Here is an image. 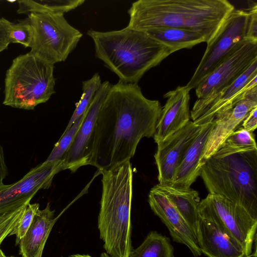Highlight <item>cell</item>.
I'll return each instance as SVG.
<instances>
[{"mask_svg": "<svg viewBox=\"0 0 257 257\" xmlns=\"http://www.w3.org/2000/svg\"><path fill=\"white\" fill-rule=\"evenodd\" d=\"M162 109L137 83L111 84L97 115L89 165L100 172L130 161L141 140L154 136Z\"/></svg>", "mask_w": 257, "mask_h": 257, "instance_id": "cell-1", "label": "cell"}, {"mask_svg": "<svg viewBox=\"0 0 257 257\" xmlns=\"http://www.w3.org/2000/svg\"><path fill=\"white\" fill-rule=\"evenodd\" d=\"M234 9L226 0H139L128 10V28L142 32L159 28L195 31L208 44Z\"/></svg>", "mask_w": 257, "mask_h": 257, "instance_id": "cell-2", "label": "cell"}, {"mask_svg": "<svg viewBox=\"0 0 257 257\" xmlns=\"http://www.w3.org/2000/svg\"><path fill=\"white\" fill-rule=\"evenodd\" d=\"M87 34L96 58L127 83L138 84L145 73L174 53L146 33L127 27L108 32L90 29Z\"/></svg>", "mask_w": 257, "mask_h": 257, "instance_id": "cell-3", "label": "cell"}, {"mask_svg": "<svg viewBox=\"0 0 257 257\" xmlns=\"http://www.w3.org/2000/svg\"><path fill=\"white\" fill-rule=\"evenodd\" d=\"M200 176L209 193L239 205L257 220V149L222 145L201 167Z\"/></svg>", "mask_w": 257, "mask_h": 257, "instance_id": "cell-4", "label": "cell"}, {"mask_svg": "<svg viewBox=\"0 0 257 257\" xmlns=\"http://www.w3.org/2000/svg\"><path fill=\"white\" fill-rule=\"evenodd\" d=\"M102 194L98 217L100 237L106 252L129 257L132 245L131 218L133 172L130 161L99 172Z\"/></svg>", "mask_w": 257, "mask_h": 257, "instance_id": "cell-5", "label": "cell"}, {"mask_svg": "<svg viewBox=\"0 0 257 257\" xmlns=\"http://www.w3.org/2000/svg\"><path fill=\"white\" fill-rule=\"evenodd\" d=\"M54 65L31 51L15 58L5 79L3 103L32 110L55 93Z\"/></svg>", "mask_w": 257, "mask_h": 257, "instance_id": "cell-6", "label": "cell"}, {"mask_svg": "<svg viewBox=\"0 0 257 257\" xmlns=\"http://www.w3.org/2000/svg\"><path fill=\"white\" fill-rule=\"evenodd\" d=\"M28 16L33 30L31 52L54 65L65 61L82 34L68 22L64 14L38 13Z\"/></svg>", "mask_w": 257, "mask_h": 257, "instance_id": "cell-7", "label": "cell"}, {"mask_svg": "<svg viewBox=\"0 0 257 257\" xmlns=\"http://www.w3.org/2000/svg\"><path fill=\"white\" fill-rule=\"evenodd\" d=\"M199 214L220 222L238 242L248 257H251L256 238L257 220L239 205L220 195L208 193L198 204Z\"/></svg>", "mask_w": 257, "mask_h": 257, "instance_id": "cell-8", "label": "cell"}, {"mask_svg": "<svg viewBox=\"0 0 257 257\" xmlns=\"http://www.w3.org/2000/svg\"><path fill=\"white\" fill-rule=\"evenodd\" d=\"M248 15L247 12L235 9L227 16L218 32L207 44L206 49L194 74L185 85L195 89L241 41L246 39Z\"/></svg>", "mask_w": 257, "mask_h": 257, "instance_id": "cell-9", "label": "cell"}, {"mask_svg": "<svg viewBox=\"0 0 257 257\" xmlns=\"http://www.w3.org/2000/svg\"><path fill=\"white\" fill-rule=\"evenodd\" d=\"M257 59V40L246 38L195 88L198 99L192 109L205 104L242 74Z\"/></svg>", "mask_w": 257, "mask_h": 257, "instance_id": "cell-10", "label": "cell"}, {"mask_svg": "<svg viewBox=\"0 0 257 257\" xmlns=\"http://www.w3.org/2000/svg\"><path fill=\"white\" fill-rule=\"evenodd\" d=\"M64 170L63 160L44 161L29 171L18 181L0 184V215L27 205L41 189L50 187L56 174Z\"/></svg>", "mask_w": 257, "mask_h": 257, "instance_id": "cell-11", "label": "cell"}, {"mask_svg": "<svg viewBox=\"0 0 257 257\" xmlns=\"http://www.w3.org/2000/svg\"><path fill=\"white\" fill-rule=\"evenodd\" d=\"M257 86V59L230 85L210 101L192 109L190 116L197 125L212 121L216 116L230 109L252 88Z\"/></svg>", "mask_w": 257, "mask_h": 257, "instance_id": "cell-12", "label": "cell"}, {"mask_svg": "<svg viewBox=\"0 0 257 257\" xmlns=\"http://www.w3.org/2000/svg\"><path fill=\"white\" fill-rule=\"evenodd\" d=\"M111 84L108 81L101 83L84 116L74 139L62 159L64 170L76 172L80 167L89 165L91 143L97 115Z\"/></svg>", "mask_w": 257, "mask_h": 257, "instance_id": "cell-13", "label": "cell"}, {"mask_svg": "<svg viewBox=\"0 0 257 257\" xmlns=\"http://www.w3.org/2000/svg\"><path fill=\"white\" fill-rule=\"evenodd\" d=\"M204 125H197L190 120L158 145L154 158L158 171L159 184L170 186L186 150Z\"/></svg>", "mask_w": 257, "mask_h": 257, "instance_id": "cell-14", "label": "cell"}, {"mask_svg": "<svg viewBox=\"0 0 257 257\" xmlns=\"http://www.w3.org/2000/svg\"><path fill=\"white\" fill-rule=\"evenodd\" d=\"M257 107V86L249 90L233 107L216 116L211 131L199 162V167L221 147L229 135L236 129L248 113Z\"/></svg>", "mask_w": 257, "mask_h": 257, "instance_id": "cell-15", "label": "cell"}, {"mask_svg": "<svg viewBox=\"0 0 257 257\" xmlns=\"http://www.w3.org/2000/svg\"><path fill=\"white\" fill-rule=\"evenodd\" d=\"M196 238L208 257H248L222 224L211 217L199 214Z\"/></svg>", "mask_w": 257, "mask_h": 257, "instance_id": "cell-16", "label": "cell"}, {"mask_svg": "<svg viewBox=\"0 0 257 257\" xmlns=\"http://www.w3.org/2000/svg\"><path fill=\"white\" fill-rule=\"evenodd\" d=\"M150 206L168 228L174 241L183 244L194 257L202 252L190 227L166 196L154 186L148 196Z\"/></svg>", "mask_w": 257, "mask_h": 257, "instance_id": "cell-17", "label": "cell"}, {"mask_svg": "<svg viewBox=\"0 0 257 257\" xmlns=\"http://www.w3.org/2000/svg\"><path fill=\"white\" fill-rule=\"evenodd\" d=\"M190 91L186 86H179L164 95L167 99L162 107L153 136L157 145L163 143L190 121Z\"/></svg>", "mask_w": 257, "mask_h": 257, "instance_id": "cell-18", "label": "cell"}, {"mask_svg": "<svg viewBox=\"0 0 257 257\" xmlns=\"http://www.w3.org/2000/svg\"><path fill=\"white\" fill-rule=\"evenodd\" d=\"M215 125L212 121L204 125L186 150L175 172L170 186L179 189L190 188L200 176L199 162L210 134Z\"/></svg>", "mask_w": 257, "mask_h": 257, "instance_id": "cell-19", "label": "cell"}, {"mask_svg": "<svg viewBox=\"0 0 257 257\" xmlns=\"http://www.w3.org/2000/svg\"><path fill=\"white\" fill-rule=\"evenodd\" d=\"M58 216L54 218V211L50 203L43 210L36 212L26 233L21 239L20 253L23 257H35L42 243L48 239Z\"/></svg>", "mask_w": 257, "mask_h": 257, "instance_id": "cell-20", "label": "cell"}, {"mask_svg": "<svg viewBox=\"0 0 257 257\" xmlns=\"http://www.w3.org/2000/svg\"><path fill=\"white\" fill-rule=\"evenodd\" d=\"M154 187L166 196L187 222L196 237L199 219L198 207L200 202L198 192L190 187L179 189L160 184Z\"/></svg>", "mask_w": 257, "mask_h": 257, "instance_id": "cell-21", "label": "cell"}, {"mask_svg": "<svg viewBox=\"0 0 257 257\" xmlns=\"http://www.w3.org/2000/svg\"><path fill=\"white\" fill-rule=\"evenodd\" d=\"M173 52L184 48H191L207 42L202 34L193 30L177 28H159L144 32Z\"/></svg>", "mask_w": 257, "mask_h": 257, "instance_id": "cell-22", "label": "cell"}, {"mask_svg": "<svg viewBox=\"0 0 257 257\" xmlns=\"http://www.w3.org/2000/svg\"><path fill=\"white\" fill-rule=\"evenodd\" d=\"M84 0H19L18 14L32 13L64 14L79 7Z\"/></svg>", "mask_w": 257, "mask_h": 257, "instance_id": "cell-23", "label": "cell"}, {"mask_svg": "<svg viewBox=\"0 0 257 257\" xmlns=\"http://www.w3.org/2000/svg\"><path fill=\"white\" fill-rule=\"evenodd\" d=\"M129 257H174V248L169 238L156 231H150Z\"/></svg>", "mask_w": 257, "mask_h": 257, "instance_id": "cell-24", "label": "cell"}, {"mask_svg": "<svg viewBox=\"0 0 257 257\" xmlns=\"http://www.w3.org/2000/svg\"><path fill=\"white\" fill-rule=\"evenodd\" d=\"M0 24L7 34L10 43H19L25 48L30 47L33 39V30L28 18L17 23L2 18Z\"/></svg>", "mask_w": 257, "mask_h": 257, "instance_id": "cell-25", "label": "cell"}, {"mask_svg": "<svg viewBox=\"0 0 257 257\" xmlns=\"http://www.w3.org/2000/svg\"><path fill=\"white\" fill-rule=\"evenodd\" d=\"M101 83L98 73H95L91 78L82 82L83 92L79 101L75 103L76 108L63 134L65 133L74 121L84 113Z\"/></svg>", "mask_w": 257, "mask_h": 257, "instance_id": "cell-26", "label": "cell"}, {"mask_svg": "<svg viewBox=\"0 0 257 257\" xmlns=\"http://www.w3.org/2000/svg\"><path fill=\"white\" fill-rule=\"evenodd\" d=\"M84 116V113L74 121L65 133L62 134L59 141L55 144L46 161L54 162L62 160L72 143Z\"/></svg>", "mask_w": 257, "mask_h": 257, "instance_id": "cell-27", "label": "cell"}, {"mask_svg": "<svg viewBox=\"0 0 257 257\" xmlns=\"http://www.w3.org/2000/svg\"><path fill=\"white\" fill-rule=\"evenodd\" d=\"M222 145L239 150L257 149L253 133L248 132L242 127L231 133Z\"/></svg>", "mask_w": 257, "mask_h": 257, "instance_id": "cell-28", "label": "cell"}, {"mask_svg": "<svg viewBox=\"0 0 257 257\" xmlns=\"http://www.w3.org/2000/svg\"><path fill=\"white\" fill-rule=\"evenodd\" d=\"M26 206L0 215V245L20 221Z\"/></svg>", "mask_w": 257, "mask_h": 257, "instance_id": "cell-29", "label": "cell"}, {"mask_svg": "<svg viewBox=\"0 0 257 257\" xmlns=\"http://www.w3.org/2000/svg\"><path fill=\"white\" fill-rule=\"evenodd\" d=\"M39 209V204L37 203L33 204L30 203L26 206L20 221L10 234V235H16V245L19 243L21 239L26 233L36 212Z\"/></svg>", "mask_w": 257, "mask_h": 257, "instance_id": "cell-30", "label": "cell"}, {"mask_svg": "<svg viewBox=\"0 0 257 257\" xmlns=\"http://www.w3.org/2000/svg\"><path fill=\"white\" fill-rule=\"evenodd\" d=\"M247 13L248 21L246 38L257 40V4L252 2Z\"/></svg>", "mask_w": 257, "mask_h": 257, "instance_id": "cell-31", "label": "cell"}, {"mask_svg": "<svg viewBox=\"0 0 257 257\" xmlns=\"http://www.w3.org/2000/svg\"><path fill=\"white\" fill-rule=\"evenodd\" d=\"M242 121V127L253 133L257 126V107L250 110Z\"/></svg>", "mask_w": 257, "mask_h": 257, "instance_id": "cell-32", "label": "cell"}, {"mask_svg": "<svg viewBox=\"0 0 257 257\" xmlns=\"http://www.w3.org/2000/svg\"><path fill=\"white\" fill-rule=\"evenodd\" d=\"M8 174V167L6 164L4 153L2 147L0 145V184Z\"/></svg>", "mask_w": 257, "mask_h": 257, "instance_id": "cell-33", "label": "cell"}, {"mask_svg": "<svg viewBox=\"0 0 257 257\" xmlns=\"http://www.w3.org/2000/svg\"><path fill=\"white\" fill-rule=\"evenodd\" d=\"M10 44L7 35L0 24V53L8 49Z\"/></svg>", "mask_w": 257, "mask_h": 257, "instance_id": "cell-34", "label": "cell"}, {"mask_svg": "<svg viewBox=\"0 0 257 257\" xmlns=\"http://www.w3.org/2000/svg\"><path fill=\"white\" fill-rule=\"evenodd\" d=\"M47 240V239H46L43 242L37 253L36 254V255H35V257H42L43 251V249H44V246H45V245Z\"/></svg>", "mask_w": 257, "mask_h": 257, "instance_id": "cell-35", "label": "cell"}, {"mask_svg": "<svg viewBox=\"0 0 257 257\" xmlns=\"http://www.w3.org/2000/svg\"><path fill=\"white\" fill-rule=\"evenodd\" d=\"M68 257H92L91 256L88 254H72Z\"/></svg>", "mask_w": 257, "mask_h": 257, "instance_id": "cell-36", "label": "cell"}, {"mask_svg": "<svg viewBox=\"0 0 257 257\" xmlns=\"http://www.w3.org/2000/svg\"><path fill=\"white\" fill-rule=\"evenodd\" d=\"M100 257H113V256L107 254L106 252H102V253H101Z\"/></svg>", "mask_w": 257, "mask_h": 257, "instance_id": "cell-37", "label": "cell"}, {"mask_svg": "<svg viewBox=\"0 0 257 257\" xmlns=\"http://www.w3.org/2000/svg\"><path fill=\"white\" fill-rule=\"evenodd\" d=\"M0 257H15V256H7L4 252L1 250L0 248Z\"/></svg>", "mask_w": 257, "mask_h": 257, "instance_id": "cell-38", "label": "cell"}, {"mask_svg": "<svg viewBox=\"0 0 257 257\" xmlns=\"http://www.w3.org/2000/svg\"><path fill=\"white\" fill-rule=\"evenodd\" d=\"M7 1L9 2H11V3H13V2H16L15 1Z\"/></svg>", "mask_w": 257, "mask_h": 257, "instance_id": "cell-39", "label": "cell"}]
</instances>
